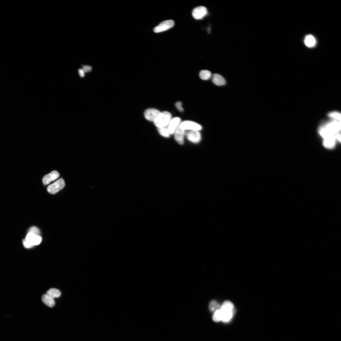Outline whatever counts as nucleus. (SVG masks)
<instances>
[{"mask_svg": "<svg viewBox=\"0 0 341 341\" xmlns=\"http://www.w3.org/2000/svg\"><path fill=\"white\" fill-rule=\"evenodd\" d=\"M185 134L187 139L193 143H197L201 139V135L198 131L188 130Z\"/></svg>", "mask_w": 341, "mask_h": 341, "instance_id": "obj_8", "label": "nucleus"}, {"mask_svg": "<svg viewBox=\"0 0 341 341\" xmlns=\"http://www.w3.org/2000/svg\"><path fill=\"white\" fill-rule=\"evenodd\" d=\"M180 127L185 130L198 131L202 130L201 126L194 122L191 121H185L181 122L179 124Z\"/></svg>", "mask_w": 341, "mask_h": 341, "instance_id": "obj_5", "label": "nucleus"}, {"mask_svg": "<svg viewBox=\"0 0 341 341\" xmlns=\"http://www.w3.org/2000/svg\"><path fill=\"white\" fill-rule=\"evenodd\" d=\"M185 130L182 129L179 125L175 130L174 132V138L176 141L180 144H183L184 143V138Z\"/></svg>", "mask_w": 341, "mask_h": 341, "instance_id": "obj_10", "label": "nucleus"}, {"mask_svg": "<svg viewBox=\"0 0 341 341\" xmlns=\"http://www.w3.org/2000/svg\"><path fill=\"white\" fill-rule=\"evenodd\" d=\"M51 298L54 299L59 297L61 295L59 290L55 288H51L48 290L46 293Z\"/></svg>", "mask_w": 341, "mask_h": 341, "instance_id": "obj_17", "label": "nucleus"}, {"mask_svg": "<svg viewBox=\"0 0 341 341\" xmlns=\"http://www.w3.org/2000/svg\"><path fill=\"white\" fill-rule=\"evenodd\" d=\"M42 241L40 236L36 235L31 233H28L26 239L23 240V243L26 248L29 249L34 246L38 245Z\"/></svg>", "mask_w": 341, "mask_h": 341, "instance_id": "obj_3", "label": "nucleus"}, {"mask_svg": "<svg viewBox=\"0 0 341 341\" xmlns=\"http://www.w3.org/2000/svg\"><path fill=\"white\" fill-rule=\"evenodd\" d=\"M328 119L320 126L318 131L324 139V146L332 149L337 141H340L341 121L329 117Z\"/></svg>", "mask_w": 341, "mask_h": 341, "instance_id": "obj_1", "label": "nucleus"}, {"mask_svg": "<svg viewBox=\"0 0 341 341\" xmlns=\"http://www.w3.org/2000/svg\"><path fill=\"white\" fill-rule=\"evenodd\" d=\"M208 14V10L206 7L199 6L195 8L193 10L192 15L195 19L199 20L202 19Z\"/></svg>", "mask_w": 341, "mask_h": 341, "instance_id": "obj_7", "label": "nucleus"}, {"mask_svg": "<svg viewBox=\"0 0 341 341\" xmlns=\"http://www.w3.org/2000/svg\"><path fill=\"white\" fill-rule=\"evenodd\" d=\"M42 302L47 306L50 307H53L55 305L54 299L51 298L47 294L43 295L42 297Z\"/></svg>", "mask_w": 341, "mask_h": 341, "instance_id": "obj_14", "label": "nucleus"}, {"mask_svg": "<svg viewBox=\"0 0 341 341\" xmlns=\"http://www.w3.org/2000/svg\"><path fill=\"white\" fill-rule=\"evenodd\" d=\"M78 73L81 77L83 78L84 77L85 73L82 69H79L78 70Z\"/></svg>", "mask_w": 341, "mask_h": 341, "instance_id": "obj_26", "label": "nucleus"}, {"mask_svg": "<svg viewBox=\"0 0 341 341\" xmlns=\"http://www.w3.org/2000/svg\"><path fill=\"white\" fill-rule=\"evenodd\" d=\"M158 130L160 135L164 137L168 138L170 136V134L168 128V126H166L158 128Z\"/></svg>", "mask_w": 341, "mask_h": 341, "instance_id": "obj_20", "label": "nucleus"}, {"mask_svg": "<svg viewBox=\"0 0 341 341\" xmlns=\"http://www.w3.org/2000/svg\"><path fill=\"white\" fill-rule=\"evenodd\" d=\"M220 307L219 304L216 301H215L211 302L209 306L210 310L213 312H215L216 311L220 310Z\"/></svg>", "mask_w": 341, "mask_h": 341, "instance_id": "obj_21", "label": "nucleus"}, {"mask_svg": "<svg viewBox=\"0 0 341 341\" xmlns=\"http://www.w3.org/2000/svg\"><path fill=\"white\" fill-rule=\"evenodd\" d=\"M160 112V111L155 109H149L145 111L144 116L148 121L154 122Z\"/></svg>", "mask_w": 341, "mask_h": 341, "instance_id": "obj_9", "label": "nucleus"}, {"mask_svg": "<svg viewBox=\"0 0 341 341\" xmlns=\"http://www.w3.org/2000/svg\"><path fill=\"white\" fill-rule=\"evenodd\" d=\"M182 104L180 102H178L175 104L176 108L180 111H184V108L182 106Z\"/></svg>", "mask_w": 341, "mask_h": 341, "instance_id": "obj_24", "label": "nucleus"}, {"mask_svg": "<svg viewBox=\"0 0 341 341\" xmlns=\"http://www.w3.org/2000/svg\"><path fill=\"white\" fill-rule=\"evenodd\" d=\"M172 119L171 113L168 111L161 112L154 122L158 128L167 126Z\"/></svg>", "mask_w": 341, "mask_h": 341, "instance_id": "obj_2", "label": "nucleus"}, {"mask_svg": "<svg viewBox=\"0 0 341 341\" xmlns=\"http://www.w3.org/2000/svg\"><path fill=\"white\" fill-rule=\"evenodd\" d=\"M28 233H32L38 236H40V230L37 228V227L35 226H33L31 227L29 230Z\"/></svg>", "mask_w": 341, "mask_h": 341, "instance_id": "obj_23", "label": "nucleus"}, {"mask_svg": "<svg viewBox=\"0 0 341 341\" xmlns=\"http://www.w3.org/2000/svg\"><path fill=\"white\" fill-rule=\"evenodd\" d=\"M212 81L215 85L218 86H222L226 84L225 79L221 75L215 74L213 76Z\"/></svg>", "mask_w": 341, "mask_h": 341, "instance_id": "obj_13", "label": "nucleus"}, {"mask_svg": "<svg viewBox=\"0 0 341 341\" xmlns=\"http://www.w3.org/2000/svg\"><path fill=\"white\" fill-rule=\"evenodd\" d=\"M220 310L222 312L232 311L234 310L233 303L230 301H225L220 307Z\"/></svg>", "mask_w": 341, "mask_h": 341, "instance_id": "obj_15", "label": "nucleus"}, {"mask_svg": "<svg viewBox=\"0 0 341 341\" xmlns=\"http://www.w3.org/2000/svg\"><path fill=\"white\" fill-rule=\"evenodd\" d=\"M221 312L222 314V321L225 323L228 322L231 320L234 313V310L229 312Z\"/></svg>", "mask_w": 341, "mask_h": 341, "instance_id": "obj_16", "label": "nucleus"}, {"mask_svg": "<svg viewBox=\"0 0 341 341\" xmlns=\"http://www.w3.org/2000/svg\"><path fill=\"white\" fill-rule=\"evenodd\" d=\"M199 76L201 79L207 80L211 78L212 76V74L209 71L203 70L200 72Z\"/></svg>", "mask_w": 341, "mask_h": 341, "instance_id": "obj_18", "label": "nucleus"}, {"mask_svg": "<svg viewBox=\"0 0 341 341\" xmlns=\"http://www.w3.org/2000/svg\"><path fill=\"white\" fill-rule=\"evenodd\" d=\"M82 70L85 73H89L92 71V67L88 65H84L83 66Z\"/></svg>", "mask_w": 341, "mask_h": 341, "instance_id": "obj_25", "label": "nucleus"}, {"mask_svg": "<svg viewBox=\"0 0 341 341\" xmlns=\"http://www.w3.org/2000/svg\"><path fill=\"white\" fill-rule=\"evenodd\" d=\"M59 176V174L56 171H54L50 173L45 175L42 179L43 183L44 185H48L51 182L57 179Z\"/></svg>", "mask_w": 341, "mask_h": 341, "instance_id": "obj_11", "label": "nucleus"}, {"mask_svg": "<svg viewBox=\"0 0 341 341\" xmlns=\"http://www.w3.org/2000/svg\"><path fill=\"white\" fill-rule=\"evenodd\" d=\"M65 186V183L64 180L62 178H60L48 186L47 189L49 193L54 194L62 190Z\"/></svg>", "mask_w": 341, "mask_h": 341, "instance_id": "obj_4", "label": "nucleus"}, {"mask_svg": "<svg viewBox=\"0 0 341 341\" xmlns=\"http://www.w3.org/2000/svg\"><path fill=\"white\" fill-rule=\"evenodd\" d=\"M180 121L181 119L179 117H176L171 119L168 125V130L170 134L174 133L181 123Z\"/></svg>", "mask_w": 341, "mask_h": 341, "instance_id": "obj_12", "label": "nucleus"}, {"mask_svg": "<svg viewBox=\"0 0 341 341\" xmlns=\"http://www.w3.org/2000/svg\"><path fill=\"white\" fill-rule=\"evenodd\" d=\"M305 42L307 46L311 47L314 46L315 44L316 41L313 36L309 35L306 37Z\"/></svg>", "mask_w": 341, "mask_h": 341, "instance_id": "obj_19", "label": "nucleus"}, {"mask_svg": "<svg viewBox=\"0 0 341 341\" xmlns=\"http://www.w3.org/2000/svg\"><path fill=\"white\" fill-rule=\"evenodd\" d=\"M174 25V22L173 20L164 21L154 28V32L156 33L164 32L172 28Z\"/></svg>", "mask_w": 341, "mask_h": 341, "instance_id": "obj_6", "label": "nucleus"}, {"mask_svg": "<svg viewBox=\"0 0 341 341\" xmlns=\"http://www.w3.org/2000/svg\"><path fill=\"white\" fill-rule=\"evenodd\" d=\"M222 313L220 309L214 312L213 317V320L214 321L216 322H218L222 321Z\"/></svg>", "mask_w": 341, "mask_h": 341, "instance_id": "obj_22", "label": "nucleus"}]
</instances>
